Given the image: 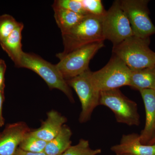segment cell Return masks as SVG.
Instances as JSON below:
<instances>
[{
  "mask_svg": "<svg viewBox=\"0 0 155 155\" xmlns=\"http://www.w3.org/2000/svg\"><path fill=\"white\" fill-rule=\"evenodd\" d=\"M129 86L134 89L155 90V67L131 70Z\"/></svg>",
  "mask_w": 155,
  "mask_h": 155,
  "instance_id": "9a60e30c",
  "label": "cell"
},
{
  "mask_svg": "<svg viewBox=\"0 0 155 155\" xmlns=\"http://www.w3.org/2000/svg\"><path fill=\"white\" fill-rule=\"evenodd\" d=\"M72 135L70 128L64 125L58 135L47 142L44 152L47 155H62L71 146Z\"/></svg>",
  "mask_w": 155,
  "mask_h": 155,
  "instance_id": "2e32d148",
  "label": "cell"
},
{
  "mask_svg": "<svg viewBox=\"0 0 155 155\" xmlns=\"http://www.w3.org/2000/svg\"><path fill=\"white\" fill-rule=\"evenodd\" d=\"M14 155H47L44 152L33 153L26 151L18 148Z\"/></svg>",
  "mask_w": 155,
  "mask_h": 155,
  "instance_id": "d4e9b609",
  "label": "cell"
},
{
  "mask_svg": "<svg viewBox=\"0 0 155 155\" xmlns=\"http://www.w3.org/2000/svg\"><path fill=\"white\" fill-rule=\"evenodd\" d=\"M104 46V41H102L74 50L60 59L56 64L57 68L66 80L76 77L89 69L91 60Z\"/></svg>",
  "mask_w": 155,
  "mask_h": 155,
  "instance_id": "8992f818",
  "label": "cell"
},
{
  "mask_svg": "<svg viewBox=\"0 0 155 155\" xmlns=\"http://www.w3.org/2000/svg\"><path fill=\"white\" fill-rule=\"evenodd\" d=\"M130 74L129 67L114 54L105 66L92 72L91 78L96 88L101 92L129 86Z\"/></svg>",
  "mask_w": 155,
  "mask_h": 155,
  "instance_id": "277c9868",
  "label": "cell"
},
{
  "mask_svg": "<svg viewBox=\"0 0 155 155\" xmlns=\"http://www.w3.org/2000/svg\"><path fill=\"white\" fill-rule=\"evenodd\" d=\"M67 121L65 116L52 110L47 113V118L42 123L41 127L36 130H31V133L48 142L58 135Z\"/></svg>",
  "mask_w": 155,
  "mask_h": 155,
  "instance_id": "4fadbf2b",
  "label": "cell"
},
{
  "mask_svg": "<svg viewBox=\"0 0 155 155\" xmlns=\"http://www.w3.org/2000/svg\"><path fill=\"white\" fill-rule=\"evenodd\" d=\"M139 92L144 103L146 112L145 125L140 137L143 144L147 145L155 134V90L143 89Z\"/></svg>",
  "mask_w": 155,
  "mask_h": 155,
  "instance_id": "7c38bea8",
  "label": "cell"
},
{
  "mask_svg": "<svg viewBox=\"0 0 155 155\" xmlns=\"http://www.w3.org/2000/svg\"><path fill=\"white\" fill-rule=\"evenodd\" d=\"M53 5L83 16L89 14L84 9L81 0H57L54 1Z\"/></svg>",
  "mask_w": 155,
  "mask_h": 155,
  "instance_id": "44dd1931",
  "label": "cell"
},
{
  "mask_svg": "<svg viewBox=\"0 0 155 155\" xmlns=\"http://www.w3.org/2000/svg\"><path fill=\"white\" fill-rule=\"evenodd\" d=\"M102 17L86 15L77 25L62 34L64 49L56 57L59 59L74 50L90 44L104 41L102 28Z\"/></svg>",
  "mask_w": 155,
  "mask_h": 155,
  "instance_id": "6da1fadb",
  "label": "cell"
},
{
  "mask_svg": "<svg viewBox=\"0 0 155 155\" xmlns=\"http://www.w3.org/2000/svg\"><path fill=\"white\" fill-rule=\"evenodd\" d=\"M17 67L32 70L43 79L50 88L59 90L72 102L74 101L70 87L56 65L51 64L35 54L23 52Z\"/></svg>",
  "mask_w": 155,
  "mask_h": 155,
  "instance_id": "3957f363",
  "label": "cell"
},
{
  "mask_svg": "<svg viewBox=\"0 0 155 155\" xmlns=\"http://www.w3.org/2000/svg\"><path fill=\"white\" fill-rule=\"evenodd\" d=\"M20 23L9 14L0 15V42L7 38Z\"/></svg>",
  "mask_w": 155,
  "mask_h": 155,
  "instance_id": "ffe728a7",
  "label": "cell"
},
{
  "mask_svg": "<svg viewBox=\"0 0 155 155\" xmlns=\"http://www.w3.org/2000/svg\"><path fill=\"white\" fill-rule=\"evenodd\" d=\"M7 69L5 62L3 59H0V92L4 93L5 84V74Z\"/></svg>",
  "mask_w": 155,
  "mask_h": 155,
  "instance_id": "603a6c76",
  "label": "cell"
},
{
  "mask_svg": "<svg viewBox=\"0 0 155 155\" xmlns=\"http://www.w3.org/2000/svg\"><path fill=\"white\" fill-rule=\"evenodd\" d=\"M154 144H155V134L154 136L153 137L152 139L149 142V143L147 144V145Z\"/></svg>",
  "mask_w": 155,
  "mask_h": 155,
  "instance_id": "484cf974",
  "label": "cell"
},
{
  "mask_svg": "<svg viewBox=\"0 0 155 155\" xmlns=\"http://www.w3.org/2000/svg\"><path fill=\"white\" fill-rule=\"evenodd\" d=\"M23 28L24 25L21 22L7 38L0 42L1 47L8 54L16 67L23 53L21 43Z\"/></svg>",
  "mask_w": 155,
  "mask_h": 155,
  "instance_id": "5bb4252c",
  "label": "cell"
},
{
  "mask_svg": "<svg viewBox=\"0 0 155 155\" xmlns=\"http://www.w3.org/2000/svg\"><path fill=\"white\" fill-rule=\"evenodd\" d=\"M116 154L155 155V144L142 143L139 134L132 133L122 135L119 144L111 147Z\"/></svg>",
  "mask_w": 155,
  "mask_h": 155,
  "instance_id": "8fae6325",
  "label": "cell"
},
{
  "mask_svg": "<svg viewBox=\"0 0 155 155\" xmlns=\"http://www.w3.org/2000/svg\"><path fill=\"white\" fill-rule=\"evenodd\" d=\"M84 9L91 15L102 17L106 11L101 0H81Z\"/></svg>",
  "mask_w": 155,
  "mask_h": 155,
  "instance_id": "7402d4cb",
  "label": "cell"
},
{
  "mask_svg": "<svg viewBox=\"0 0 155 155\" xmlns=\"http://www.w3.org/2000/svg\"><path fill=\"white\" fill-rule=\"evenodd\" d=\"M56 23L62 34L77 25L85 16L80 15L67 9L52 5Z\"/></svg>",
  "mask_w": 155,
  "mask_h": 155,
  "instance_id": "e0dca14e",
  "label": "cell"
},
{
  "mask_svg": "<svg viewBox=\"0 0 155 155\" xmlns=\"http://www.w3.org/2000/svg\"><path fill=\"white\" fill-rule=\"evenodd\" d=\"M150 38L133 35L114 46V54L131 70L155 67V52L150 48Z\"/></svg>",
  "mask_w": 155,
  "mask_h": 155,
  "instance_id": "7a4b0ae2",
  "label": "cell"
},
{
  "mask_svg": "<svg viewBox=\"0 0 155 155\" xmlns=\"http://www.w3.org/2000/svg\"><path fill=\"white\" fill-rule=\"evenodd\" d=\"M116 155H125V154H116Z\"/></svg>",
  "mask_w": 155,
  "mask_h": 155,
  "instance_id": "4316f807",
  "label": "cell"
},
{
  "mask_svg": "<svg viewBox=\"0 0 155 155\" xmlns=\"http://www.w3.org/2000/svg\"><path fill=\"white\" fill-rule=\"evenodd\" d=\"M91 73L89 69L76 77L66 80L69 86L76 92L81 103L79 118L81 123L89 121L94 109L99 105L100 92L94 84Z\"/></svg>",
  "mask_w": 155,
  "mask_h": 155,
  "instance_id": "ba28073f",
  "label": "cell"
},
{
  "mask_svg": "<svg viewBox=\"0 0 155 155\" xmlns=\"http://www.w3.org/2000/svg\"><path fill=\"white\" fill-rule=\"evenodd\" d=\"M31 130L24 122L8 124L0 134V155H14Z\"/></svg>",
  "mask_w": 155,
  "mask_h": 155,
  "instance_id": "30bf717a",
  "label": "cell"
},
{
  "mask_svg": "<svg viewBox=\"0 0 155 155\" xmlns=\"http://www.w3.org/2000/svg\"><path fill=\"white\" fill-rule=\"evenodd\" d=\"M120 6L127 16L134 35L150 38L155 34V26L150 17L148 0H122Z\"/></svg>",
  "mask_w": 155,
  "mask_h": 155,
  "instance_id": "9c48e42d",
  "label": "cell"
},
{
  "mask_svg": "<svg viewBox=\"0 0 155 155\" xmlns=\"http://www.w3.org/2000/svg\"><path fill=\"white\" fill-rule=\"evenodd\" d=\"M31 131L21 142L19 146V148L31 152L40 153L44 152L47 142L32 135L31 133Z\"/></svg>",
  "mask_w": 155,
  "mask_h": 155,
  "instance_id": "ac0fdd59",
  "label": "cell"
},
{
  "mask_svg": "<svg viewBox=\"0 0 155 155\" xmlns=\"http://www.w3.org/2000/svg\"><path fill=\"white\" fill-rule=\"evenodd\" d=\"M101 152V149H92L88 140L81 139L78 144L71 146L62 155H97Z\"/></svg>",
  "mask_w": 155,
  "mask_h": 155,
  "instance_id": "d6986e66",
  "label": "cell"
},
{
  "mask_svg": "<svg viewBox=\"0 0 155 155\" xmlns=\"http://www.w3.org/2000/svg\"><path fill=\"white\" fill-rule=\"evenodd\" d=\"M5 100V95L3 93L0 92V127L5 125V119L3 116V105Z\"/></svg>",
  "mask_w": 155,
  "mask_h": 155,
  "instance_id": "cb8c5ba5",
  "label": "cell"
},
{
  "mask_svg": "<svg viewBox=\"0 0 155 155\" xmlns=\"http://www.w3.org/2000/svg\"><path fill=\"white\" fill-rule=\"evenodd\" d=\"M99 105L113 111L118 123L129 126H138L140 123L136 103L125 96L119 88L101 91Z\"/></svg>",
  "mask_w": 155,
  "mask_h": 155,
  "instance_id": "5b68a950",
  "label": "cell"
},
{
  "mask_svg": "<svg viewBox=\"0 0 155 155\" xmlns=\"http://www.w3.org/2000/svg\"><path fill=\"white\" fill-rule=\"evenodd\" d=\"M102 28L104 39L110 41L114 46L134 35L132 28L120 6L119 1H115L103 16Z\"/></svg>",
  "mask_w": 155,
  "mask_h": 155,
  "instance_id": "52a82bcc",
  "label": "cell"
}]
</instances>
